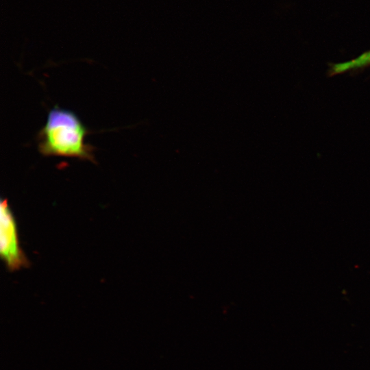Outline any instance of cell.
<instances>
[{
    "label": "cell",
    "instance_id": "1",
    "mask_svg": "<svg viewBox=\"0 0 370 370\" xmlns=\"http://www.w3.org/2000/svg\"><path fill=\"white\" fill-rule=\"evenodd\" d=\"M88 134L75 112L56 106L48 112L45 123L38 132V149L44 156L95 162L94 147L86 141Z\"/></svg>",
    "mask_w": 370,
    "mask_h": 370
},
{
    "label": "cell",
    "instance_id": "2",
    "mask_svg": "<svg viewBox=\"0 0 370 370\" xmlns=\"http://www.w3.org/2000/svg\"><path fill=\"white\" fill-rule=\"evenodd\" d=\"M1 256L10 271L29 264L27 258L20 247L17 226L7 200L1 203Z\"/></svg>",
    "mask_w": 370,
    "mask_h": 370
},
{
    "label": "cell",
    "instance_id": "3",
    "mask_svg": "<svg viewBox=\"0 0 370 370\" xmlns=\"http://www.w3.org/2000/svg\"><path fill=\"white\" fill-rule=\"evenodd\" d=\"M370 66V49L348 61L330 65L329 75L334 76L350 71L362 70Z\"/></svg>",
    "mask_w": 370,
    "mask_h": 370
}]
</instances>
